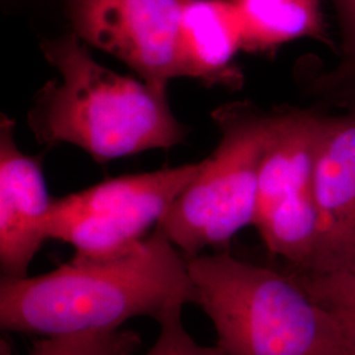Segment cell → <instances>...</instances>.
Masks as SVG:
<instances>
[{
	"label": "cell",
	"mask_w": 355,
	"mask_h": 355,
	"mask_svg": "<svg viewBox=\"0 0 355 355\" xmlns=\"http://www.w3.org/2000/svg\"><path fill=\"white\" fill-rule=\"evenodd\" d=\"M195 300L187 258L155 227L123 255H74L46 274L1 279L0 327L42 337L121 329L130 318L157 321L170 306Z\"/></svg>",
	"instance_id": "cell-1"
},
{
	"label": "cell",
	"mask_w": 355,
	"mask_h": 355,
	"mask_svg": "<svg viewBox=\"0 0 355 355\" xmlns=\"http://www.w3.org/2000/svg\"><path fill=\"white\" fill-rule=\"evenodd\" d=\"M41 48L60 79L42 87L28 114L40 142L74 145L104 164L184 140L165 89L99 64L74 33Z\"/></svg>",
	"instance_id": "cell-2"
},
{
	"label": "cell",
	"mask_w": 355,
	"mask_h": 355,
	"mask_svg": "<svg viewBox=\"0 0 355 355\" xmlns=\"http://www.w3.org/2000/svg\"><path fill=\"white\" fill-rule=\"evenodd\" d=\"M195 304L225 355H355L340 320L296 275L228 253L187 259Z\"/></svg>",
	"instance_id": "cell-3"
},
{
	"label": "cell",
	"mask_w": 355,
	"mask_h": 355,
	"mask_svg": "<svg viewBox=\"0 0 355 355\" xmlns=\"http://www.w3.org/2000/svg\"><path fill=\"white\" fill-rule=\"evenodd\" d=\"M214 119L221 140L158 225L187 259L253 225L261 166L272 132V114L248 105H225Z\"/></svg>",
	"instance_id": "cell-4"
},
{
	"label": "cell",
	"mask_w": 355,
	"mask_h": 355,
	"mask_svg": "<svg viewBox=\"0 0 355 355\" xmlns=\"http://www.w3.org/2000/svg\"><path fill=\"white\" fill-rule=\"evenodd\" d=\"M327 117L311 111L272 114L261 166L253 225L267 250L293 272H308L318 253L320 216L315 167Z\"/></svg>",
	"instance_id": "cell-5"
},
{
	"label": "cell",
	"mask_w": 355,
	"mask_h": 355,
	"mask_svg": "<svg viewBox=\"0 0 355 355\" xmlns=\"http://www.w3.org/2000/svg\"><path fill=\"white\" fill-rule=\"evenodd\" d=\"M203 167L196 164L112 178L53 199L48 240L66 242L83 258H114L137 248L158 227Z\"/></svg>",
	"instance_id": "cell-6"
},
{
	"label": "cell",
	"mask_w": 355,
	"mask_h": 355,
	"mask_svg": "<svg viewBox=\"0 0 355 355\" xmlns=\"http://www.w3.org/2000/svg\"><path fill=\"white\" fill-rule=\"evenodd\" d=\"M74 35L114 55L154 87L180 78L182 0H64Z\"/></svg>",
	"instance_id": "cell-7"
},
{
	"label": "cell",
	"mask_w": 355,
	"mask_h": 355,
	"mask_svg": "<svg viewBox=\"0 0 355 355\" xmlns=\"http://www.w3.org/2000/svg\"><path fill=\"white\" fill-rule=\"evenodd\" d=\"M15 124L1 114L0 125V270L1 279H24L46 237L53 199L40 159L15 140Z\"/></svg>",
	"instance_id": "cell-8"
},
{
	"label": "cell",
	"mask_w": 355,
	"mask_h": 355,
	"mask_svg": "<svg viewBox=\"0 0 355 355\" xmlns=\"http://www.w3.org/2000/svg\"><path fill=\"white\" fill-rule=\"evenodd\" d=\"M315 193L320 216L318 253L304 274L354 267L355 110L327 117L315 167Z\"/></svg>",
	"instance_id": "cell-9"
},
{
	"label": "cell",
	"mask_w": 355,
	"mask_h": 355,
	"mask_svg": "<svg viewBox=\"0 0 355 355\" xmlns=\"http://www.w3.org/2000/svg\"><path fill=\"white\" fill-rule=\"evenodd\" d=\"M178 51L180 78L208 86L241 83L234 64L242 51L241 28L230 0H182Z\"/></svg>",
	"instance_id": "cell-10"
},
{
	"label": "cell",
	"mask_w": 355,
	"mask_h": 355,
	"mask_svg": "<svg viewBox=\"0 0 355 355\" xmlns=\"http://www.w3.org/2000/svg\"><path fill=\"white\" fill-rule=\"evenodd\" d=\"M241 28L242 51L268 53L299 38L328 42L321 0H230Z\"/></svg>",
	"instance_id": "cell-11"
},
{
	"label": "cell",
	"mask_w": 355,
	"mask_h": 355,
	"mask_svg": "<svg viewBox=\"0 0 355 355\" xmlns=\"http://www.w3.org/2000/svg\"><path fill=\"white\" fill-rule=\"evenodd\" d=\"M141 345L135 330H98L44 337L28 355H136Z\"/></svg>",
	"instance_id": "cell-12"
},
{
	"label": "cell",
	"mask_w": 355,
	"mask_h": 355,
	"mask_svg": "<svg viewBox=\"0 0 355 355\" xmlns=\"http://www.w3.org/2000/svg\"><path fill=\"white\" fill-rule=\"evenodd\" d=\"M293 274L340 320L355 349V266L322 274Z\"/></svg>",
	"instance_id": "cell-13"
},
{
	"label": "cell",
	"mask_w": 355,
	"mask_h": 355,
	"mask_svg": "<svg viewBox=\"0 0 355 355\" xmlns=\"http://www.w3.org/2000/svg\"><path fill=\"white\" fill-rule=\"evenodd\" d=\"M184 304L170 306L161 318L157 341L145 355H225L215 346H203L196 343L184 328L182 312Z\"/></svg>",
	"instance_id": "cell-14"
},
{
	"label": "cell",
	"mask_w": 355,
	"mask_h": 355,
	"mask_svg": "<svg viewBox=\"0 0 355 355\" xmlns=\"http://www.w3.org/2000/svg\"><path fill=\"white\" fill-rule=\"evenodd\" d=\"M341 29V61L336 70L325 76L329 86L343 85L355 78V0H331Z\"/></svg>",
	"instance_id": "cell-15"
}]
</instances>
